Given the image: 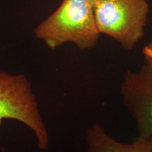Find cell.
<instances>
[{
	"label": "cell",
	"mask_w": 152,
	"mask_h": 152,
	"mask_svg": "<svg viewBox=\"0 0 152 152\" xmlns=\"http://www.w3.org/2000/svg\"><path fill=\"white\" fill-rule=\"evenodd\" d=\"M94 7V0H63L58 9L36 27V37L51 49L67 42L80 50L93 48L101 35Z\"/></svg>",
	"instance_id": "cell-1"
},
{
	"label": "cell",
	"mask_w": 152,
	"mask_h": 152,
	"mask_svg": "<svg viewBox=\"0 0 152 152\" xmlns=\"http://www.w3.org/2000/svg\"><path fill=\"white\" fill-rule=\"evenodd\" d=\"M94 17L100 34L132 50L143 37L149 6L147 0H94Z\"/></svg>",
	"instance_id": "cell-2"
},
{
	"label": "cell",
	"mask_w": 152,
	"mask_h": 152,
	"mask_svg": "<svg viewBox=\"0 0 152 152\" xmlns=\"http://www.w3.org/2000/svg\"><path fill=\"white\" fill-rule=\"evenodd\" d=\"M6 119L23 123L35 134L39 149H47L48 132L31 83L23 74L0 72V126Z\"/></svg>",
	"instance_id": "cell-3"
},
{
	"label": "cell",
	"mask_w": 152,
	"mask_h": 152,
	"mask_svg": "<svg viewBox=\"0 0 152 152\" xmlns=\"http://www.w3.org/2000/svg\"><path fill=\"white\" fill-rule=\"evenodd\" d=\"M123 104L135 121L139 137L152 136V71L144 66L128 71L121 85Z\"/></svg>",
	"instance_id": "cell-4"
},
{
	"label": "cell",
	"mask_w": 152,
	"mask_h": 152,
	"mask_svg": "<svg viewBox=\"0 0 152 152\" xmlns=\"http://www.w3.org/2000/svg\"><path fill=\"white\" fill-rule=\"evenodd\" d=\"M87 152H132V144L121 143L109 135L99 123L86 132Z\"/></svg>",
	"instance_id": "cell-5"
},
{
	"label": "cell",
	"mask_w": 152,
	"mask_h": 152,
	"mask_svg": "<svg viewBox=\"0 0 152 152\" xmlns=\"http://www.w3.org/2000/svg\"><path fill=\"white\" fill-rule=\"evenodd\" d=\"M132 144V152H152V136H138Z\"/></svg>",
	"instance_id": "cell-6"
},
{
	"label": "cell",
	"mask_w": 152,
	"mask_h": 152,
	"mask_svg": "<svg viewBox=\"0 0 152 152\" xmlns=\"http://www.w3.org/2000/svg\"><path fill=\"white\" fill-rule=\"evenodd\" d=\"M142 53L147 62L146 66L152 71V42L148 43L144 47Z\"/></svg>",
	"instance_id": "cell-7"
}]
</instances>
